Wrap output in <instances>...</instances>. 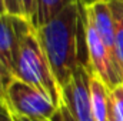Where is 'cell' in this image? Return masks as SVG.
<instances>
[{
    "instance_id": "1",
    "label": "cell",
    "mask_w": 123,
    "mask_h": 121,
    "mask_svg": "<svg viewBox=\"0 0 123 121\" xmlns=\"http://www.w3.org/2000/svg\"><path fill=\"white\" fill-rule=\"evenodd\" d=\"M36 30L55 78L63 93L77 67L89 66L85 3L82 0L70 3L56 17L36 27Z\"/></svg>"
},
{
    "instance_id": "2",
    "label": "cell",
    "mask_w": 123,
    "mask_h": 121,
    "mask_svg": "<svg viewBox=\"0 0 123 121\" xmlns=\"http://www.w3.org/2000/svg\"><path fill=\"white\" fill-rule=\"evenodd\" d=\"M13 77L44 91L59 107L63 104V93L55 78L52 67L39 40L37 30L31 22L22 31L19 40Z\"/></svg>"
},
{
    "instance_id": "3",
    "label": "cell",
    "mask_w": 123,
    "mask_h": 121,
    "mask_svg": "<svg viewBox=\"0 0 123 121\" xmlns=\"http://www.w3.org/2000/svg\"><path fill=\"white\" fill-rule=\"evenodd\" d=\"M4 101L16 117L50 121L59 105L40 88L13 77L4 87Z\"/></svg>"
},
{
    "instance_id": "4",
    "label": "cell",
    "mask_w": 123,
    "mask_h": 121,
    "mask_svg": "<svg viewBox=\"0 0 123 121\" xmlns=\"http://www.w3.org/2000/svg\"><path fill=\"white\" fill-rule=\"evenodd\" d=\"M63 103L76 121H96L90 97V67L79 66L70 83L63 88Z\"/></svg>"
},
{
    "instance_id": "5",
    "label": "cell",
    "mask_w": 123,
    "mask_h": 121,
    "mask_svg": "<svg viewBox=\"0 0 123 121\" xmlns=\"http://www.w3.org/2000/svg\"><path fill=\"white\" fill-rule=\"evenodd\" d=\"M29 23L30 20L23 16H16L10 13L0 16V64L12 78L19 40L22 31L26 29Z\"/></svg>"
},
{
    "instance_id": "6",
    "label": "cell",
    "mask_w": 123,
    "mask_h": 121,
    "mask_svg": "<svg viewBox=\"0 0 123 121\" xmlns=\"http://www.w3.org/2000/svg\"><path fill=\"white\" fill-rule=\"evenodd\" d=\"M85 7H86V13L89 19L92 20L96 31L99 33L103 44L107 49L115 67L122 73L119 63H117V57H116V49H115V23H113V13H112L110 1L97 0L90 4H85Z\"/></svg>"
},
{
    "instance_id": "7",
    "label": "cell",
    "mask_w": 123,
    "mask_h": 121,
    "mask_svg": "<svg viewBox=\"0 0 123 121\" xmlns=\"http://www.w3.org/2000/svg\"><path fill=\"white\" fill-rule=\"evenodd\" d=\"M109 87L90 68V97L96 121H113L112 98Z\"/></svg>"
},
{
    "instance_id": "8",
    "label": "cell",
    "mask_w": 123,
    "mask_h": 121,
    "mask_svg": "<svg viewBox=\"0 0 123 121\" xmlns=\"http://www.w3.org/2000/svg\"><path fill=\"white\" fill-rule=\"evenodd\" d=\"M76 0H37L36 16L33 19V26L40 27L56 17L63 9H66L70 3Z\"/></svg>"
},
{
    "instance_id": "9",
    "label": "cell",
    "mask_w": 123,
    "mask_h": 121,
    "mask_svg": "<svg viewBox=\"0 0 123 121\" xmlns=\"http://www.w3.org/2000/svg\"><path fill=\"white\" fill-rule=\"evenodd\" d=\"M115 23V49L119 67L123 74V0H109Z\"/></svg>"
},
{
    "instance_id": "10",
    "label": "cell",
    "mask_w": 123,
    "mask_h": 121,
    "mask_svg": "<svg viewBox=\"0 0 123 121\" xmlns=\"http://www.w3.org/2000/svg\"><path fill=\"white\" fill-rule=\"evenodd\" d=\"M113 121H123V84L110 91Z\"/></svg>"
},
{
    "instance_id": "11",
    "label": "cell",
    "mask_w": 123,
    "mask_h": 121,
    "mask_svg": "<svg viewBox=\"0 0 123 121\" xmlns=\"http://www.w3.org/2000/svg\"><path fill=\"white\" fill-rule=\"evenodd\" d=\"M20 9H22V14L23 17L29 19L33 22L34 16H36V6H37V0H19Z\"/></svg>"
},
{
    "instance_id": "12",
    "label": "cell",
    "mask_w": 123,
    "mask_h": 121,
    "mask_svg": "<svg viewBox=\"0 0 123 121\" xmlns=\"http://www.w3.org/2000/svg\"><path fill=\"white\" fill-rule=\"evenodd\" d=\"M50 121H76V118H74V117H73V114L70 113L69 107L63 103L60 107H59L57 113L55 114V117H53Z\"/></svg>"
},
{
    "instance_id": "13",
    "label": "cell",
    "mask_w": 123,
    "mask_h": 121,
    "mask_svg": "<svg viewBox=\"0 0 123 121\" xmlns=\"http://www.w3.org/2000/svg\"><path fill=\"white\" fill-rule=\"evenodd\" d=\"M4 6H6L7 13L16 14V16H23L20 4H19V0H4Z\"/></svg>"
},
{
    "instance_id": "14",
    "label": "cell",
    "mask_w": 123,
    "mask_h": 121,
    "mask_svg": "<svg viewBox=\"0 0 123 121\" xmlns=\"http://www.w3.org/2000/svg\"><path fill=\"white\" fill-rule=\"evenodd\" d=\"M0 121H14V116L12 114L4 100H0Z\"/></svg>"
},
{
    "instance_id": "15",
    "label": "cell",
    "mask_w": 123,
    "mask_h": 121,
    "mask_svg": "<svg viewBox=\"0 0 123 121\" xmlns=\"http://www.w3.org/2000/svg\"><path fill=\"white\" fill-rule=\"evenodd\" d=\"M10 80H12V77L7 74V71H6V70L3 68V66L0 64V87H3V88H4V87H6V84H7Z\"/></svg>"
},
{
    "instance_id": "16",
    "label": "cell",
    "mask_w": 123,
    "mask_h": 121,
    "mask_svg": "<svg viewBox=\"0 0 123 121\" xmlns=\"http://www.w3.org/2000/svg\"><path fill=\"white\" fill-rule=\"evenodd\" d=\"M14 121H44V120H33V118H26V117H16V116H14Z\"/></svg>"
},
{
    "instance_id": "17",
    "label": "cell",
    "mask_w": 123,
    "mask_h": 121,
    "mask_svg": "<svg viewBox=\"0 0 123 121\" xmlns=\"http://www.w3.org/2000/svg\"><path fill=\"white\" fill-rule=\"evenodd\" d=\"M7 10H6V6H4V0H0V16L1 14H6Z\"/></svg>"
},
{
    "instance_id": "18",
    "label": "cell",
    "mask_w": 123,
    "mask_h": 121,
    "mask_svg": "<svg viewBox=\"0 0 123 121\" xmlns=\"http://www.w3.org/2000/svg\"><path fill=\"white\" fill-rule=\"evenodd\" d=\"M0 100H4V88L0 87Z\"/></svg>"
},
{
    "instance_id": "19",
    "label": "cell",
    "mask_w": 123,
    "mask_h": 121,
    "mask_svg": "<svg viewBox=\"0 0 123 121\" xmlns=\"http://www.w3.org/2000/svg\"><path fill=\"white\" fill-rule=\"evenodd\" d=\"M82 1H83V3H86V0H82Z\"/></svg>"
}]
</instances>
